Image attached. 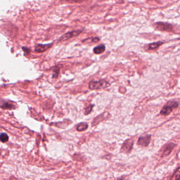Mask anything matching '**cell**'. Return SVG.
<instances>
[{"mask_svg":"<svg viewBox=\"0 0 180 180\" xmlns=\"http://www.w3.org/2000/svg\"><path fill=\"white\" fill-rule=\"evenodd\" d=\"M176 146H177V145L174 143H169L168 144H167L165 147L164 148L161 157L165 158V157L169 156L171 154V153L172 152V151H173L174 147H175Z\"/></svg>","mask_w":180,"mask_h":180,"instance_id":"obj_7","label":"cell"},{"mask_svg":"<svg viewBox=\"0 0 180 180\" xmlns=\"http://www.w3.org/2000/svg\"><path fill=\"white\" fill-rule=\"evenodd\" d=\"M106 50V47L104 44H100L97 45L94 48V52L96 55H100L103 53V52L105 51Z\"/></svg>","mask_w":180,"mask_h":180,"instance_id":"obj_10","label":"cell"},{"mask_svg":"<svg viewBox=\"0 0 180 180\" xmlns=\"http://www.w3.org/2000/svg\"><path fill=\"white\" fill-rule=\"evenodd\" d=\"M134 141L132 139H127L124 141L121 148V152L129 154L132 151Z\"/></svg>","mask_w":180,"mask_h":180,"instance_id":"obj_4","label":"cell"},{"mask_svg":"<svg viewBox=\"0 0 180 180\" xmlns=\"http://www.w3.org/2000/svg\"><path fill=\"white\" fill-rule=\"evenodd\" d=\"M88 128V124L86 122H81L78 124L76 129L78 132H82Z\"/></svg>","mask_w":180,"mask_h":180,"instance_id":"obj_12","label":"cell"},{"mask_svg":"<svg viewBox=\"0 0 180 180\" xmlns=\"http://www.w3.org/2000/svg\"><path fill=\"white\" fill-rule=\"evenodd\" d=\"M59 69H58V68H57L54 71V73H53V78L58 77V76L59 75Z\"/></svg>","mask_w":180,"mask_h":180,"instance_id":"obj_17","label":"cell"},{"mask_svg":"<svg viewBox=\"0 0 180 180\" xmlns=\"http://www.w3.org/2000/svg\"><path fill=\"white\" fill-rule=\"evenodd\" d=\"M52 46L51 44H39L38 45H37L36 48L35 49V51L37 52H42L47 50L48 49L50 48Z\"/></svg>","mask_w":180,"mask_h":180,"instance_id":"obj_8","label":"cell"},{"mask_svg":"<svg viewBox=\"0 0 180 180\" xmlns=\"http://www.w3.org/2000/svg\"><path fill=\"white\" fill-rule=\"evenodd\" d=\"M82 30H76V31L68 32L63 34V36L60 38V41H63L67 40L73 37H77L82 32Z\"/></svg>","mask_w":180,"mask_h":180,"instance_id":"obj_6","label":"cell"},{"mask_svg":"<svg viewBox=\"0 0 180 180\" xmlns=\"http://www.w3.org/2000/svg\"><path fill=\"white\" fill-rule=\"evenodd\" d=\"M154 26L155 29L161 31L172 32L173 30V25L167 22H156L154 24Z\"/></svg>","mask_w":180,"mask_h":180,"instance_id":"obj_3","label":"cell"},{"mask_svg":"<svg viewBox=\"0 0 180 180\" xmlns=\"http://www.w3.org/2000/svg\"><path fill=\"white\" fill-rule=\"evenodd\" d=\"M94 106V105H90L88 107H87L85 109V112H84V114L85 115H87L90 114L91 112H92V108Z\"/></svg>","mask_w":180,"mask_h":180,"instance_id":"obj_16","label":"cell"},{"mask_svg":"<svg viewBox=\"0 0 180 180\" xmlns=\"http://www.w3.org/2000/svg\"><path fill=\"white\" fill-rule=\"evenodd\" d=\"M115 180H127L125 178H124V177H119V178H118V179H116Z\"/></svg>","mask_w":180,"mask_h":180,"instance_id":"obj_18","label":"cell"},{"mask_svg":"<svg viewBox=\"0 0 180 180\" xmlns=\"http://www.w3.org/2000/svg\"><path fill=\"white\" fill-rule=\"evenodd\" d=\"M100 40L99 37H90L86 38L82 40V43L84 44H89L92 43H97Z\"/></svg>","mask_w":180,"mask_h":180,"instance_id":"obj_9","label":"cell"},{"mask_svg":"<svg viewBox=\"0 0 180 180\" xmlns=\"http://www.w3.org/2000/svg\"><path fill=\"white\" fill-rule=\"evenodd\" d=\"M180 167H178L173 175L171 177L170 180H179L180 177Z\"/></svg>","mask_w":180,"mask_h":180,"instance_id":"obj_13","label":"cell"},{"mask_svg":"<svg viewBox=\"0 0 180 180\" xmlns=\"http://www.w3.org/2000/svg\"><path fill=\"white\" fill-rule=\"evenodd\" d=\"M110 86V84L105 80H100L99 81L92 80L89 83V88L92 90L101 89L106 88Z\"/></svg>","mask_w":180,"mask_h":180,"instance_id":"obj_2","label":"cell"},{"mask_svg":"<svg viewBox=\"0 0 180 180\" xmlns=\"http://www.w3.org/2000/svg\"><path fill=\"white\" fill-rule=\"evenodd\" d=\"M151 139V135L150 134L140 136L137 141V145L141 147H147L150 143Z\"/></svg>","mask_w":180,"mask_h":180,"instance_id":"obj_5","label":"cell"},{"mask_svg":"<svg viewBox=\"0 0 180 180\" xmlns=\"http://www.w3.org/2000/svg\"><path fill=\"white\" fill-rule=\"evenodd\" d=\"M164 43V42L163 41H158L156 42H154V43H152L147 45V50H154L157 48H158L160 46H161V45L163 44Z\"/></svg>","mask_w":180,"mask_h":180,"instance_id":"obj_11","label":"cell"},{"mask_svg":"<svg viewBox=\"0 0 180 180\" xmlns=\"http://www.w3.org/2000/svg\"><path fill=\"white\" fill-rule=\"evenodd\" d=\"M9 140V136L7 134L5 133H2L0 135V140L3 142V143H5L7 142Z\"/></svg>","mask_w":180,"mask_h":180,"instance_id":"obj_15","label":"cell"},{"mask_svg":"<svg viewBox=\"0 0 180 180\" xmlns=\"http://www.w3.org/2000/svg\"><path fill=\"white\" fill-rule=\"evenodd\" d=\"M0 107L5 109H11L13 108V105L7 102H0Z\"/></svg>","mask_w":180,"mask_h":180,"instance_id":"obj_14","label":"cell"},{"mask_svg":"<svg viewBox=\"0 0 180 180\" xmlns=\"http://www.w3.org/2000/svg\"><path fill=\"white\" fill-rule=\"evenodd\" d=\"M179 103L176 101H169L162 108L160 114L163 116H167L173 111L174 108H177L179 107Z\"/></svg>","mask_w":180,"mask_h":180,"instance_id":"obj_1","label":"cell"}]
</instances>
